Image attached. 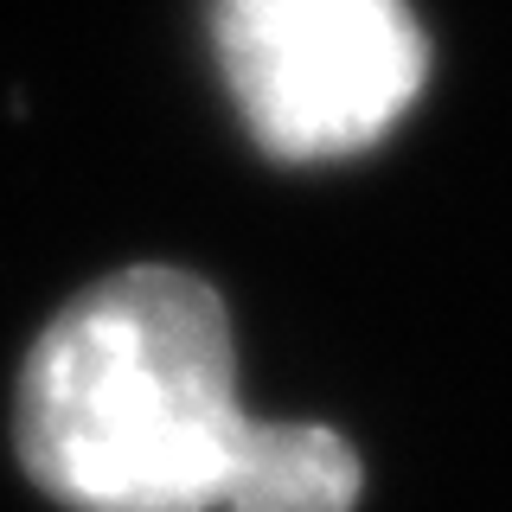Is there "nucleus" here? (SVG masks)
Returning <instances> with one entry per match:
<instances>
[{
  "label": "nucleus",
  "mask_w": 512,
  "mask_h": 512,
  "mask_svg": "<svg viewBox=\"0 0 512 512\" xmlns=\"http://www.w3.org/2000/svg\"><path fill=\"white\" fill-rule=\"evenodd\" d=\"M218 71L276 160L365 154L429 84L410 0H212Z\"/></svg>",
  "instance_id": "f03ea898"
},
{
  "label": "nucleus",
  "mask_w": 512,
  "mask_h": 512,
  "mask_svg": "<svg viewBox=\"0 0 512 512\" xmlns=\"http://www.w3.org/2000/svg\"><path fill=\"white\" fill-rule=\"evenodd\" d=\"M13 436L71 512H352L365 493L340 429L244 410L231 314L173 263L116 269L52 314Z\"/></svg>",
  "instance_id": "f257e3e1"
}]
</instances>
